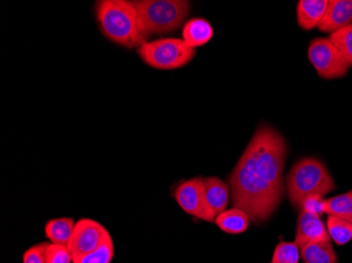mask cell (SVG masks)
Masks as SVG:
<instances>
[{"mask_svg": "<svg viewBox=\"0 0 352 263\" xmlns=\"http://www.w3.org/2000/svg\"><path fill=\"white\" fill-rule=\"evenodd\" d=\"M287 144L274 128L255 130L229 177L233 207L246 211L250 221L268 220L284 195Z\"/></svg>", "mask_w": 352, "mask_h": 263, "instance_id": "1", "label": "cell"}, {"mask_svg": "<svg viewBox=\"0 0 352 263\" xmlns=\"http://www.w3.org/2000/svg\"><path fill=\"white\" fill-rule=\"evenodd\" d=\"M95 19L102 35L109 41L134 49L147 43L138 21V10L129 0H100L94 7Z\"/></svg>", "mask_w": 352, "mask_h": 263, "instance_id": "2", "label": "cell"}, {"mask_svg": "<svg viewBox=\"0 0 352 263\" xmlns=\"http://www.w3.org/2000/svg\"><path fill=\"white\" fill-rule=\"evenodd\" d=\"M336 189L333 178L325 164L316 158L305 157L294 163L286 177V191L290 203L300 209L311 195L325 196Z\"/></svg>", "mask_w": 352, "mask_h": 263, "instance_id": "3", "label": "cell"}, {"mask_svg": "<svg viewBox=\"0 0 352 263\" xmlns=\"http://www.w3.org/2000/svg\"><path fill=\"white\" fill-rule=\"evenodd\" d=\"M140 27L149 38L168 34L185 25L191 10L187 0H134Z\"/></svg>", "mask_w": 352, "mask_h": 263, "instance_id": "4", "label": "cell"}, {"mask_svg": "<svg viewBox=\"0 0 352 263\" xmlns=\"http://www.w3.org/2000/svg\"><path fill=\"white\" fill-rule=\"evenodd\" d=\"M142 62L160 71L181 69L195 58L197 50L183 38H161L147 41L136 49Z\"/></svg>", "mask_w": 352, "mask_h": 263, "instance_id": "5", "label": "cell"}, {"mask_svg": "<svg viewBox=\"0 0 352 263\" xmlns=\"http://www.w3.org/2000/svg\"><path fill=\"white\" fill-rule=\"evenodd\" d=\"M308 59L318 76L327 80L342 78L347 74L350 68L328 37H318L310 43Z\"/></svg>", "mask_w": 352, "mask_h": 263, "instance_id": "6", "label": "cell"}, {"mask_svg": "<svg viewBox=\"0 0 352 263\" xmlns=\"http://www.w3.org/2000/svg\"><path fill=\"white\" fill-rule=\"evenodd\" d=\"M174 197L181 209L191 216L206 222L215 221L214 214L206 201L204 178L195 177L186 180L176 187Z\"/></svg>", "mask_w": 352, "mask_h": 263, "instance_id": "7", "label": "cell"}, {"mask_svg": "<svg viewBox=\"0 0 352 263\" xmlns=\"http://www.w3.org/2000/svg\"><path fill=\"white\" fill-rule=\"evenodd\" d=\"M110 236L108 229L98 221L90 218L79 219L75 223L68 249L73 258H76L96 250Z\"/></svg>", "mask_w": 352, "mask_h": 263, "instance_id": "8", "label": "cell"}, {"mask_svg": "<svg viewBox=\"0 0 352 263\" xmlns=\"http://www.w3.org/2000/svg\"><path fill=\"white\" fill-rule=\"evenodd\" d=\"M327 229L324 225L321 217L308 211H300L296 222V243L298 248L310 242L329 241Z\"/></svg>", "mask_w": 352, "mask_h": 263, "instance_id": "9", "label": "cell"}, {"mask_svg": "<svg viewBox=\"0 0 352 263\" xmlns=\"http://www.w3.org/2000/svg\"><path fill=\"white\" fill-rule=\"evenodd\" d=\"M350 25H352V0H329L323 19L316 29L332 34Z\"/></svg>", "mask_w": 352, "mask_h": 263, "instance_id": "10", "label": "cell"}, {"mask_svg": "<svg viewBox=\"0 0 352 263\" xmlns=\"http://www.w3.org/2000/svg\"><path fill=\"white\" fill-rule=\"evenodd\" d=\"M329 0H300L296 5V19L300 29L311 31L318 27L327 10Z\"/></svg>", "mask_w": 352, "mask_h": 263, "instance_id": "11", "label": "cell"}, {"mask_svg": "<svg viewBox=\"0 0 352 263\" xmlns=\"http://www.w3.org/2000/svg\"><path fill=\"white\" fill-rule=\"evenodd\" d=\"M205 185L206 201L210 207L214 216L226 211L228 207L229 198L231 196V190L226 183L219 177H207L204 179Z\"/></svg>", "mask_w": 352, "mask_h": 263, "instance_id": "12", "label": "cell"}, {"mask_svg": "<svg viewBox=\"0 0 352 263\" xmlns=\"http://www.w3.org/2000/svg\"><path fill=\"white\" fill-rule=\"evenodd\" d=\"M214 35L212 25L205 19H192L183 27V41L192 49L207 45Z\"/></svg>", "mask_w": 352, "mask_h": 263, "instance_id": "13", "label": "cell"}, {"mask_svg": "<svg viewBox=\"0 0 352 263\" xmlns=\"http://www.w3.org/2000/svg\"><path fill=\"white\" fill-rule=\"evenodd\" d=\"M214 222L223 232L236 235L242 234L248 229L250 218L246 211L237 207H232L215 217Z\"/></svg>", "mask_w": 352, "mask_h": 263, "instance_id": "14", "label": "cell"}, {"mask_svg": "<svg viewBox=\"0 0 352 263\" xmlns=\"http://www.w3.org/2000/svg\"><path fill=\"white\" fill-rule=\"evenodd\" d=\"M75 223L76 222H75L74 219L70 218V217L51 219L45 225V237L53 244L68 247L71 238H72Z\"/></svg>", "mask_w": 352, "mask_h": 263, "instance_id": "15", "label": "cell"}, {"mask_svg": "<svg viewBox=\"0 0 352 263\" xmlns=\"http://www.w3.org/2000/svg\"><path fill=\"white\" fill-rule=\"evenodd\" d=\"M300 250V256L306 263H337V253L332 248L331 241L310 242Z\"/></svg>", "mask_w": 352, "mask_h": 263, "instance_id": "16", "label": "cell"}, {"mask_svg": "<svg viewBox=\"0 0 352 263\" xmlns=\"http://www.w3.org/2000/svg\"><path fill=\"white\" fill-rule=\"evenodd\" d=\"M326 214L352 223V191L326 199Z\"/></svg>", "mask_w": 352, "mask_h": 263, "instance_id": "17", "label": "cell"}, {"mask_svg": "<svg viewBox=\"0 0 352 263\" xmlns=\"http://www.w3.org/2000/svg\"><path fill=\"white\" fill-rule=\"evenodd\" d=\"M327 232L330 238L338 245L347 244L352 240V223L338 217L329 216L327 219Z\"/></svg>", "mask_w": 352, "mask_h": 263, "instance_id": "18", "label": "cell"}, {"mask_svg": "<svg viewBox=\"0 0 352 263\" xmlns=\"http://www.w3.org/2000/svg\"><path fill=\"white\" fill-rule=\"evenodd\" d=\"M113 257L114 243L110 236L93 252L73 258V263H111Z\"/></svg>", "mask_w": 352, "mask_h": 263, "instance_id": "19", "label": "cell"}, {"mask_svg": "<svg viewBox=\"0 0 352 263\" xmlns=\"http://www.w3.org/2000/svg\"><path fill=\"white\" fill-rule=\"evenodd\" d=\"M328 38L337 47L349 67H352V25L334 32Z\"/></svg>", "mask_w": 352, "mask_h": 263, "instance_id": "20", "label": "cell"}, {"mask_svg": "<svg viewBox=\"0 0 352 263\" xmlns=\"http://www.w3.org/2000/svg\"><path fill=\"white\" fill-rule=\"evenodd\" d=\"M300 250L296 242H282L276 245L272 262L271 263H298Z\"/></svg>", "mask_w": 352, "mask_h": 263, "instance_id": "21", "label": "cell"}, {"mask_svg": "<svg viewBox=\"0 0 352 263\" xmlns=\"http://www.w3.org/2000/svg\"><path fill=\"white\" fill-rule=\"evenodd\" d=\"M47 263H71L73 257L68 247L50 243L47 251Z\"/></svg>", "mask_w": 352, "mask_h": 263, "instance_id": "22", "label": "cell"}, {"mask_svg": "<svg viewBox=\"0 0 352 263\" xmlns=\"http://www.w3.org/2000/svg\"><path fill=\"white\" fill-rule=\"evenodd\" d=\"M50 243L41 242L30 248L23 254V263H47V251Z\"/></svg>", "mask_w": 352, "mask_h": 263, "instance_id": "23", "label": "cell"}, {"mask_svg": "<svg viewBox=\"0 0 352 263\" xmlns=\"http://www.w3.org/2000/svg\"><path fill=\"white\" fill-rule=\"evenodd\" d=\"M300 211H308L321 217L326 214V199L321 195H311L302 203Z\"/></svg>", "mask_w": 352, "mask_h": 263, "instance_id": "24", "label": "cell"}]
</instances>
